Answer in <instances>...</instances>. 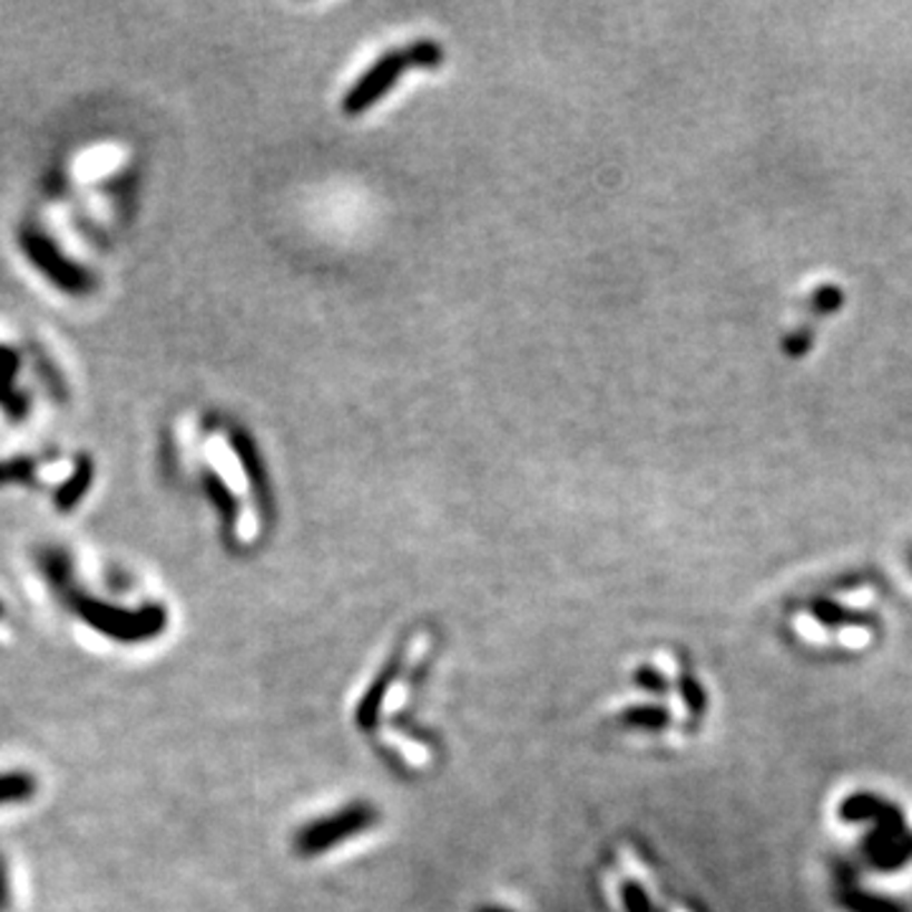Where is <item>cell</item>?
Returning <instances> with one entry per match:
<instances>
[{
  "mask_svg": "<svg viewBox=\"0 0 912 912\" xmlns=\"http://www.w3.org/2000/svg\"><path fill=\"white\" fill-rule=\"evenodd\" d=\"M133 196L127 147L95 135L69 145L43 175L13 232L16 259L39 287L67 300L97 294Z\"/></svg>",
  "mask_w": 912,
  "mask_h": 912,
  "instance_id": "1",
  "label": "cell"
},
{
  "mask_svg": "<svg viewBox=\"0 0 912 912\" xmlns=\"http://www.w3.org/2000/svg\"><path fill=\"white\" fill-rule=\"evenodd\" d=\"M431 651L434 641L426 631L409 634L367 679V687L355 705V725L371 738L375 753L416 773L434 763V753L409 741L401 720L411 713L413 695L423 675L421 667H429Z\"/></svg>",
  "mask_w": 912,
  "mask_h": 912,
  "instance_id": "2",
  "label": "cell"
},
{
  "mask_svg": "<svg viewBox=\"0 0 912 912\" xmlns=\"http://www.w3.org/2000/svg\"><path fill=\"white\" fill-rule=\"evenodd\" d=\"M69 381L41 337L0 322V426L23 431L57 413Z\"/></svg>",
  "mask_w": 912,
  "mask_h": 912,
  "instance_id": "3",
  "label": "cell"
},
{
  "mask_svg": "<svg viewBox=\"0 0 912 912\" xmlns=\"http://www.w3.org/2000/svg\"><path fill=\"white\" fill-rule=\"evenodd\" d=\"M39 570L59 601L101 637L119 644H143L158 639L168 626V611L160 604H145L130 611L81 591L73 576L71 552L61 546H46L39 552Z\"/></svg>",
  "mask_w": 912,
  "mask_h": 912,
  "instance_id": "4",
  "label": "cell"
},
{
  "mask_svg": "<svg viewBox=\"0 0 912 912\" xmlns=\"http://www.w3.org/2000/svg\"><path fill=\"white\" fill-rule=\"evenodd\" d=\"M95 484V462L87 451L63 447H21L0 454V490L49 492L53 510L67 514L87 500Z\"/></svg>",
  "mask_w": 912,
  "mask_h": 912,
  "instance_id": "5",
  "label": "cell"
},
{
  "mask_svg": "<svg viewBox=\"0 0 912 912\" xmlns=\"http://www.w3.org/2000/svg\"><path fill=\"white\" fill-rule=\"evenodd\" d=\"M377 814L371 804H345L340 808H330L327 814L312 816L310 822H302L294 832V852L304 860L333 854V850L343 844L355 842L367 828H373Z\"/></svg>",
  "mask_w": 912,
  "mask_h": 912,
  "instance_id": "6",
  "label": "cell"
},
{
  "mask_svg": "<svg viewBox=\"0 0 912 912\" xmlns=\"http://www.w3.org/2000/svg\"><path fill=\"white\" fill-rule=\"evenodd\" d=\"M439 61H441V51H439V46L431 41H421L416 46H411V49L391 53V57L377 61L371 69V73L361 79V85L350 91L343 105L345 112L355 115V112H363L365 107H371L385 89L393 87V79L399 77L403 69L437 67Z\"/></svg>",
  "mask_w": 912,
  "mask_h": 912,
  "instance_id": "7",
  "label": "cell"
},
{
  "mask_svg": "<svg viewBox=\"0 0 912 912\" xmlns=\"http://www.w3.org/2000/svg\"><path fill=\"white\" fill-rule=\"evenodd\" d=\"M36 796V778L26 771L0 773V806L23 804Z\"/></svg>",
  "mask_w": 912,
  "mask_h": 912,
  "instance_id": "8",
  "label": "cell"
},
{
  "mask_svg": "<svg viewBox=\"0 0 912 912\" xmlns=\"http://www.w3.org/2000/svg\"><path fill=\"white\" fill-rule=\"evenodd\" d=\"M8 908H11V882H8L6 860L0 856V912H6Z\"/></svg>",
  "mask_w": 912,
  "mask_h": 912,
  "instance_id": "9",
  "label": "cell"
},
{
  "mask_svg": "<svg viewBox=\"0 0 912 912\" xmlns=\"http://www.w3.org/2000/svg\"><path fill=\"white\" fill-rule=\"evenodd\" d=\"M477 912H518V910L504 908V905H484V908H479Z\"/></svg>",
  "mask_w": 912,
  "mask_h": 912,
  "instance_id": "10",
  "label": "cell"
},
{
  "mask_svg": "<svg viewBox=\"0 0 912 912\" xmlns=\"http://www.w3.org/2000/svg\"><path fill=\"white\" fill-rule=\"evenodd\" d=\"M0 616H3V604H0Z\"/></svg>",
  "mask_w": 912,
  "mask_h": 912,
  "instance_id": "11",
  "label": "cell"
}]
</instances>
